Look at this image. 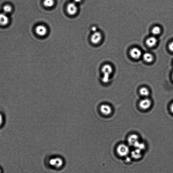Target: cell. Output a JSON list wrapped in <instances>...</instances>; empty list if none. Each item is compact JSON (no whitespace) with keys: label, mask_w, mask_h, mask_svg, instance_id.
Masks as SVG:
<instances>
[{"label":"cell","mask_w":173,"mask_h":173,"mask_svg":"<svg viewBox=\"0 0 173 173\" xmlns=\"http://www.w3.org/2000/svg\"><path fill=\"white\" fill-rule=\"evenodd\" d=\"M102 71L104 73V76L102 81L104 83H107L110 80V77L113 72V69L111 66L106 64L103 66L102 69Z\"/></svg>","instance_id":"6da1fadb"},{"label":"cell","mask_w":173,"mask_h":173,"mask_svg":"<svg viewBox=\"0 0 173 173\" xmlns=\"http://www.w3.org/2000/svg\"><path fill=\"white\" fill-rule=\"evenodd\" d=\"M117 153L120 157H125L129 153V149L127 145L123 144L118 145L116 149Z\"/></svg>","instance_id":"7a4b0ae2"},{"label":"cell","mask_w":173,"mask_h":173,"mask_svg":"<svg viewBox=\"0 0 173 173\" xmlns=\"http://www.w3.org/2000/svg\"><path fill=\"white\" fill-rule=\"evenodd\" d=\"M66 11L69 14L71 15H74L77 13V4L74 2L68 4L66 7Z\"/></svg>","instance_id":"3957f363"},{"label":"cell","mask_w":173,"mask_h":173,"mask_svg":"<svg viewBox=\"0 0 173 173\" xmlns=\"http://www.w3.org/2000/svg\"><path fill=\"white\" fill-rule=\"evenodd\" d=\"M102 39V34L99 32H94L91 36L90 40L93 44H98L100 43Z\"/></svg>","instance_id":"277c9868"},{"label":"cell","mask_w":173,"mask_h":173,"mask_svg":"<svg viewBox=\"0 0 173 173\" xmlns=\"http://www.w3.org/2000/svg\"><path fill=\"white\" fill-rule=\"evenodd\" d=\"M151 104V102L150 99L146 98L140 101L139 106L142 109L146 110L150 107Z\"/></svg>","instance_id":"5b68a950"},{"label":"cell","mask_w":173,"mask_h":173,"mask_svg":"<svg viewBox=\"0 0 173 173\" xmlns=\"http://www.w3.org/2000/svg\"><path fill=\"white\" fill-rule=\"evenodd\" d=\"M128 142L130 145L136 147L139 143L138 136L135 134L130 135L128 138Z\"/></svg>","instance_id":"8992f818"},{"label":"cell","mask_w":173,"mask_h":173,"mask_svg":"<svg viewBox=\"0 0 173 173\" xmlns=\"http://www.w3.org/2000/svg\"><path fill=\"white\" fill-rule=\"evenodd\" d=\"M36 34L40 36H45L47 33V28L43 25H39L36 26L35 28Z\"/></svg>","instance_id":"52a82bcc"},{"label":"cell","mask_w":173,"mask_h":173,"mask_svg":"<svg viewBox=\"0 0 173 173\" xmlns=\"http://www.w3.org/2000/svg\"><path fill=\"white\" fill-rule=\"evenodd\" d=\"M130 54L133 59H138L141 56L142 52L138 48H134L130 50Z\"/></svg>","instance_id":"ba28073f"},{"label":"cell","mask_w":173,"mask_h":173,"mask_svg":"<svg viewBox=\"0 0 173 173\" xmlns=\"http://www.w3.org/2000/svg\"><path fill=\"white\" fill-rule=\"evenodd\" d=\"M100 111L104 115H108L112 113V110L111 107L109 105L104 104L101 106Z\"/></svg>","instance_id":"9c48e42d"},{"label":"cell","mask_w":173,"mask_h":173,"mask_svg":"<svg viewBox=\"0 0 173 173\" xmlns=\"http://www.w3.org/2000/svg\"><path fill=\"white\" fill-rule=\"evenodd\" d=\"M9 18L6 14H0V24L3 26H6L9 22Z\"/></svg>","instance_id":"30bf717a"},{"label":"cell","mask_w":173,"mask_h":173,"mask_svg":"<svg viewBox=\"0 0 173 173\" xmlns=\"http://www.w3.org/2000/svg\"><path fill=\"white\" fill-rule=\"evenodd\" d=\"M157 40L154 37H151L148 38L146 41L147 45L149 47H153L156 44Z\"/></svg>","instance_id":"8fae6325"},{"label":"cell","mask_w":173,"mask_h":173,"mask_svg":"<svg viewBox=\"0 0 173 173\" xmlns=\"http://www.w3.org/2000/svg\"><path fill=\"white\" fill-rule=\"evenodd\" d=\"M143 59L145 62L148 63H150L152 62L153 60V56L150 53L147 52L143 54Z\"/></svg>","instance_id":"7c38bea8"},{"label":"cell","mask_w":173,"mask_h":173,"mask_svg":"<svg viewBox=\"0 0 173 173\" xmlns=\"http://www.w3.org/2000/svg\"><path fill=\"white\" fill-rule=\"evenodd\" d=\"M139 92L141 96L147 97L149 94V91L147 88L145 87H142L139 89Z\"/></svg>","instance_id":"4fadbf2b"},{"label":"cell","mask_w":173,"mask_h":173,"mask_svg":"<svg viewBox=\"0 0 173 173\" xmlns=\"http://www.w3.org/2000/svg\"><path fill=\"white\" fill-rule=\"evenodd\" d=\"M43 4L46 7H52L54 5V0H44Z\"/></svg>","instance_id":"5bb4252c"},{"label":"cell","mask_w":173,"mask_h":173,"mask_svg":"<svg viewBox=\"0 0 173 173\" xmlns=\"http://www.w3.org/2000/svg\"><path fill=\"white\" fill-rule=\"evenodd\" d=\"M161 32V28L158 26H155L153 27L152 30V33L155 35H157L160 33Z\"/></svg>","instance_id":"9a60e30c"},{"label":"cell","mask_w":173,"mask_h":173,"mask_svg":"<svg viewBox=\"0 0 173 173\" xmlns=\"http://www.w3.org/2000/svg\"><path fill=\"white\" fill-rule=\"evenodd\" d=\"M3 10L5 14L10 13L12 11V7L10 5H5L3 7Z\"/></svg>","instance_id":"2e32d148"},{"label":"cell","mask_w":173,"mask_h":173,"mask_svg":"<svg viewBox=\"0 0 173 173\" xmlns=\"http://www.w3.org/2000/svg\"><path fill=\"white\" fill-rule=\"evenodd\" d=\"M168 48L170 51L173 52V41L171 42L169 44Z\"/></svg>","instance_id":"e0dca14e"},{"label":"cell","mask_w":173,"mask_h":173,"mask_svg":"<svg viewBox=\"0 0 173 173\" xmlns=\"http://www.w3.org/2000/svg\"><path fill=\"white\" fill-rule=\"evenodd\" d=\"M3 122V117L2 114L0 113V127L2 125Z\"/></svg>","instance_id":"ac0fdd59"},{"label":"cell","mask_w":173,"mask_h":173,"mask_svg":"<svg viewBox=\"0 0 173 173\" xmlns=\"http://www.w3.org/2000/svg\"><path fill=\"white\" fill-rule=\"evenodd\" d=\"M92 32H95L97 31V28L96 26H93L91 28Z\"/></svg>","instance_id":"d6986e66"},{"label":"cell","mask_w":173,"mask_h":173,"mask_svg":"<svg viewBox=\"0 0 173 173\" xmlns=\"http://www.w3.org/2000/svg\"><path fill=\"white\" fill-rule=\"evenodd\" d=\"M82 0H74V2L75 3H79L81 2Z\"/></svg>","instance_id":"ffe728a7"},{"label":"cell","mask_w":173,"mask_h":173,"mask_svg":"<svg viewBox=\"0 0 173 173\" xmlns=\"http://www.w3.org/2000/svg\"><path fill=\"white\" fill-rule=\"evenodd\" d=\"M170 108L171 111H172V113H173V103H172V104H171Z\"/></svg>","instance_id":"44dd1931"},{"label":"cell","mask_w":173,"mask_h":173,"mask_svg":"<svg viewBox=\"0 0 173 173\" xmlns=\"http://www.w3.org/2000/svg\"><path fill=\"white\" fill-rule=\"evenodd\" d=\"M172 78L173 80V73H172Z\"/></svg>","instance_id":"7402d4cb"},{"label":"cell","mask_w":173,"mask_h":173,"mask_svg":"<svg viewBox=\"0 0 173 173\" xmlns=\"http://www.w3.org/2000/svg\"><path fill=\"white\" fill-rule=\"evenodd\" d=\"M0 173H1V169H0Z\"/></svg>","instance_id":"603a6c76"}]
</instances>
